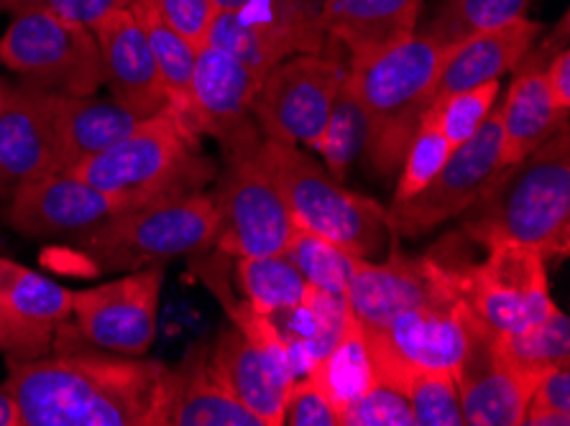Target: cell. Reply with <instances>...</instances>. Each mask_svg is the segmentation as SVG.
I'll return each instance as SVG.
<instances>
[{
    "label": "cell",
    "mask_w": 570,
    "mask_h": 426,
    "mask_svg": "<svg viewBox=\"0 0 570 426\" xmlns=\"http://www.w3.org/2000/svg\"><path fill=\"white\" fill-rule=\"evenodd\" d=\"M233 327L220 333L218 343L207 347V363L240 404L264 422L282 426V408L295 370L279 333L266 315H258L246 301L223 299Z\"/></svg>",
    "instance_id": "8"
},
{
    "label": "cell",
    "mask_w": 570,
    "mask_h": 426,
    "mask_svg": "<svg viewBox=\"0 0 570 426\" xmlns=\"http://www.w3.org/2000/svg\"><path fill=\"white\" fill-rule=\"evenodd\" d=\"M75 174L114 199L118 210H131L203 192L215 179V164L203 153L200 136L167 106Z\"/></svg>",
    "instance_id": "4"
},
{
    "label": "cell",
    "mask_w": 570,
    "mask_h": 426,
    "mask_svg": "<svg viewBox=\"0 0 570 426\" xmlns=\"http://www.w3.org/2000/svg\"><path fill=\"white\" fill-rule=\"evenodd\" d=\"M502 358L538 384L548 370L570 365V321L558 307L538 325L514 335H497Z\"/></svg>",
    "instance_id": "31"
},
{
    "label": "cell",
    "mask_w": 570,
    "mask_h": 426,
    "mask_svg": "<svg viewBox=\"0 0 570 426\" xmlns=\"http://www.w3.org/2000/svg\"><path fill=\"white\" fill-rule=\"evenodd\" d=\"M284 256L307 278V284H313L323 291L341 294V297H345V289H348L353 274H356L358 264L364 260L338 246V242L327 240L323 235L302 230L297 225L287 248H284Z\"/></svg>",
    "instance_id": "36"
},
{
    "label": "cell",
    "mask_w": 570,
    "mask_h": 426,
    "mask_svg": "<svg viewBox=\"0 0 570 426\" xmlns=\"http://www.w3.org/2000/svg\"><path fill=\"white\" fill-rule=\"evenodd\" d=\"M443 47L412 31L368 55L351 57L348 82L366 112L364 156L379 174L400 169L422 116L433 106Z\"/></svg>",
    "instance_id": "3"
},
{
    "label": "cell",
    "mask_w": 570,
    "mask_h": 426,
    "mask_svg": "<svg viewBox=\"0 0 570 426\" xmlns=\"http://www.w3.org/2000/svg\"><path fill=\"white\" fill-rule=\"evenodd\" d=\"M272 325L279 333L282 343L287 345L292 370L295 378H307L333 347L341 343V337L353 325V315L348 301L341 294H331L313 286L305 301L295 307L269 315Z\"/></svg>",
    "instance_id": "25"
},
{
    "label": "cell",
    "mask_w": 570,
    "mask_h": 426,
    "mask_svg": "<svg viewBox=\"0 0 570 426\" xmlns=\"http://www.w3.org/2000/svg\"><path fill=\"white\" fill-rule=\"evenodd\" d=\"M522 424L570 426V365H560L540 376L532 388Z\"/></svg>",
    "instance_id": "40"
},
{
    "label": "cell",
    "mask_w": 570,
    "mask_h": 426,
    "mask_svg": "<svg viewBox=\"0 0 570 426\" xmlns=\"http://www.w3.org/2000/svg\"><path fill=\"white\" fill-rule=\"evenodd\" d=\"M371 365L376 380L407 398L414 426H463L461 394L451 370L412 368L379 353H371Z\"/></svg>",
    "instance_id": "30"
},
{
    "label": "cell",
    "mask_w": 570,
    "mask_h": 426,
    "mask_svg": "<svg viewBox=\"0 0 570 426\" xmlns=\"http://www.w3.org/2000/svg\"><path fill=\"white\" fill-rule=\"evenodd\" d=\"M463 426H522L534 380L497 350V335L476 319L463 363L455 368Z\"/></svg>",
    "instance_id": "20"
},
{
    "label": "cell",
    "mask_w": 570,
    "mask_h": 426,
    "mask_svg": "<svg viewBox=\"0 0 570 426\" xmlns=\"http://www.w3.org/2000/svg\"><path fill=\"white\" fill-rule=\"evenodd\" d=\"M0 90H3V80H0Z\"/></svg>",
    "instance_id": "48"
},
{
    "label": "cell",
    "mask_w": 570,
    "mask_h": 426,
    "mask_svg": "<svg viewBox=\"0 0 570 426\" xmlns=\"http://www.w3.org/2000/svg\"><path fill=\"white\" fill-rule=\"evenodd\" d=\"M236 271L244 301L266 317L305 301L313 289V284H307V278L284 254L238 258Z\"/></svg>",
    "instance_id": "32"
},
{
    "label": "cell",
    "mask_w": 570,
    "mask_h": 426,
    "mask_svg": "<svg viewBox=\"0 0 570 426\" xmlns=\"http://www.w3.org/2000/svg\"><path fill=\"white\" fill-rule=\"evenodd\" d=\"M213 199L218 207V254L230 258L284 254L295 222L274 174L258 159V151L226 161V174Z\"/></svg>",
    "instance_id": "11"
},
{
    "label": "cell",
    "mask_w": 570,
    "mask_h": 426,
    "mask_svg": "<svg viewBox=\"0 0 570 426\" xmlns=\"http://www.w3.org/2000/svg\"><path fill=\"white\" fill-rule=\"evenodd\" d=\"M463 232L483 248L524 246L542 258L570 250V130H556L524 159L509 164L463 215Z\"/></svg>",
    "instance_id": "2"
},
{
    "label": "cell",
    "mask_w": 570,
    "mask_h": 426,
    "mask_svg": "<svg viewBox=\"0 0 570 426\" xmlns=\"http://www.w3.org/2000/svg\"><path fill=\"white\" fill-rule=\"evenodd\" d=\"M164 266H146L95 289L75 291L72 319L59 333L118 355H146L157 335Z\"/></svg>",
    "instance_id": "13"
},
{
    "label": "cell",
    "mask_w": 570,
    "mask_h": 426,
    "mask_svg": "<svg viewBox=\"0 0 570 426\" xmlns=\"http://www.w3.org/2000/svg\"><path fill=\"white\" fill-rule=\"evenodd\" d=\"M546 82L550 98L558 110H570V51L568 47L558 49L546 65Z\"/></svg>",
    "instance_id": "45"
},
{
    "label": "cell",
    "mask_w": 570,
    "mask_h": 426,
    "mask_svg": "<svg viewBox=\"0 0 570 426\" xmlns=\"http://www.w3.org/2000/svg\"><path fill=\"white\" fill-rule=\"evenodd\" d=\"M284 426H341V414L313 378H299L289 386L282 408Z\"/></svg>",
    "instance_id": "41"
},
{
    "label": "cell",
    "mask_w": 570,
    "mask_h": 426,
    "mask_svg": "<svg viewBox=\"0 0 570 426\" xmlns=\"http://www.w3.org/2000/svg\"><path fill=\"white\" fill-rule=\"evenodd\" d=\"M258 159L274 174L297 228L323 235L358 258L382 250L389 230L386 210L376 199L345 189L297 146L264 138Z\"/></svg>",
    "instance_id": "6"
},
{
    "label": "cell",
    "mask_w": 570,
    "mask_h": 426,
    "mask_svg": "<svg viewBox=\"0 0 570 426\" xmlns=\"http://www.w3.org/2000/svg\"><path fill=\"white\" fill-rule=\"evenodd\" d=\"M451 153L453 143L443 136V130L438 128L433 118L422 116L400 164V179H396L392 205H400L404 199L422 192V189L438 177L440 169L445 167L448 156Z\"/></svg>",
    "instance_id": "37"
},
{
    "label": "cell",
    "mask_w": 570,
    "mask_h": 426,
    "mask_svg": "<svg viewBox=\"0 0 570 426\" xmlns=\"http://www.w3.org/2000/svg\"><path fill=\"white\" fill-rule=\"evenodd\" d=\"M167 426H264V422L215 376L207 363V347H193L177 368Z\"/></svg>",
    "instance_id": "27"
},
{
    "label": "cell",
    "mask_w": 570,
    "mask_h": 426,
    "mask_svg": "<svg viewBox=\"0 0 570 426\" xmlns=\"http://www.w3.org/2000/svg\"><path fill=\"white\" fill-rule=\"evenodd\" d=\"M120 210L75 171L47 174L8 197L6 222L31 240L77 246L106 228Z\"/></svg>",
    "instance_id": "16"
},
{
    "label": "cell",
    "mask_w": 570,
    "mask_h": 426,
    "mask_svg": "<svg viewBox=\"0 0 570 426\" xmlns=\"http://www.w3.org/2000/svg\"><path fill=\"white\" fill-rule=\"evenodd\" d=\"M548 59L542 57V49L527 51L522 62L514 67L517 77L509 87L504 106L497 110L502 123L504 167L524 159L568 123V112L558 110L550 98L546 82Z\"/></svg>",
    "instance_id": "23"
},
{
    "label": "cell",
    "mask_w": 570,
    "mask_h": 426,
    "mask_svg": "<svg viewBox=\"0 0 570 426\" xmlns=\"http://www.w3.org/2000/svg\"><path fill=\"white\" fill-rule=\"evenodd\" d=\"M92 33L100 49L102 85H108L110 98L141 116H154L167 108L157 62L131 8L108 13L92 26Z\"/></svg>",
    "instance_id": "21"
},
{
    "label": "cell",
    "mask_w": 570,
    "mask_h": 426,
    "mask_svg": "<svg viewBox=\"0 0 570 426\" xmlns=\"http://www.w3.org/2000/svg\"><path fill=\"white\" fill-rule=\"evenodd\" d=\"M502 169V123L499 112L491 110L487 123L469 141L453 149L445 167L422 192L389 207V235L394 240L420 238L438 225L461 217Z\"/></svg>",
    "instance_id": "12"
},
{
    "label": "cell",
    "mask_w": 570,
    "mask_h": 426,
    "mask_svg": "<svg viewBox=\"0 0 570 426\" xmlns=\"http://www.w3.org/2000/svg\"><path fill=\"white\" fill-rule=\"evenodd\" d=\"M218 207L213 195L189 192L120 210L92 238L69 246V258L98 274L164 266L175 258H197L215 246Z\"/></svg>",
    "instance_id": "5"
},
{
    "label": "cell",
    "mask_w": 570,
    "mask_h": 426,
    "mask_svg": "<svg viewBox=\"0 0 570 426\" xmlns=\"http://www.w3.org/2000/svg\"><path fill=\"white\" fill-rule=\"evenodd\" d=\"M499 98V80L483 82L471 90L448 95V98L433 102L425 116L433 118L443 136L453 143V149L469 141L476 130L487 123Z\"/></svg>",
    "instance_id": "38"
},
{
    "label": "cell",
    "mask_w": 570,
    "mask_h": 426,
    "mask_svg": "<svg viewBox=\"0 0 570 426\" xmlns=\"http://www.w3.org/2000/svg\"><path fill=\"white\" fill-rule=\"evenodd\" d=\"M258 85L262 77L226 51L210 43L197 49L193 77L195 126L197 133L218 141L226 161L256 153L264 141L252 112Z\"/></svg>",
    "instance_id": "17"
},
{
    "label": "cell",
    "mask_w": 570,
    "mask_h": 426,
    "mask_svg": "<svg viewBox=\"0 0 570 426\" xmlns=\"http://www.w3.org/2000/svg\"><path fill=\"white\" fill-rule=\"evenodd\" d=\"M422 0H323L320 26L351 57L368 55L417 29Z\"/></svg>",
    "instance_id": "26"
},
{
    "label": "cell",
    "mask_w": 570,
    "mask_h": 426,
    "mask_svg": "<svg viewBox=\"0 0 570 426\" xmlns=\"http://www.w3.org/2000/svg\"><path fill=\"white\" fill-rule=\"evenodd\" d=\"M540 33L542 26L524 16V19L509 21L499 29L476 33V37L448 47L443 51V67H440L433 102L512 72L527 51L534 47Z\"/></svg>",
    "instance_id": "22"
},
{
    "label": "cell",
    "mask_w": 570,
    "mask_h": 426,
    "mask_svg": "<svg viewBox=\"0 0 570 426\" xmlns=\"http://www.w3.org/2000/svg\"><path fill=\"white\" fill-rule=\"evenodd\" d=\"M128 8L134 11L136 21L141 23L146 41H149L151 47L154 62H157L159 77H161V87L164 92H167V106L197 133L195 102H193L197 47L164 21V16L157 11V3H154V0H131V6Z\"/></svg>",
    "instance_id": "29"
},
{
    "label": "cell",
    "mask_w": 570,
    "mask_h": 426,
    "mask_svg": "<svg viewBox=\"0 0 570 426\" xmlns=\"http://www.w3.org/2000/svg\"><path fill=\"white\" fill-rule=\"evenodd\" d=\"M146 118L149 116H141L116 98H98V95L65 98V95H55V130L62 169L75 171L85 161L108 151Z\"/></svg>",
    "instance_id": "24"
},
{
    "label": "cell",
    "mask_w": 570,
    "mask_h": 426,
    "mask_svg": "<svg viewBox=\"0 0 570 426\" xmlns=\"http://www.w3.org/2000/svg\"><path fill=\"white\" fill-rule=\"evenodd\" d=\"M254 0H215L218 11H244L246 6H252Z\"/></svg>",
    "instance_id": "47"
},
{
    "label": "cell",
    "mask_w": 570,
    "mask_h": 426,
    "mask_svg": "<svg viewBox=\"0 0 570 426\" xmlns=\"http://www.w3.org/2000/svg\"><path fill=\"white\" fill-rule=\"evenodd\" d=\"M65 171L55 130V95L31 85L0 90V199L47 174Z\"/></svg>",
    "instance_id": "18"
},
{
    "label": "cell",
    "mask_w": 570,
    "mask_h": 426,
    "mask_svg": "<svg viewBox=\"0 0 570 426\" xmlns=\"http://www.w3.org/2000/svg\"><path fill=\"white\" fill-rule=\"evenodd\" d=\"M131 0H0V11L8 13H51L57 19L75 21L92 29L100 19L108 13L118 11V8H128Z\"/></svg>",
    "instance_id": "42"
},
{
    "label": "cell",
    "mask_w": 570,
    "mask_h": 426,
    "mask_svg": "<svg viewBox=\"0 0 570 426\" xmlns=\"http://www.w3.org/2000/svg\"><path fill=\"white\" fill-rule=\"evenodd\" d=\"M345 69L341 59L323 55H297L269 69L252 102L262 136L315 151Z\"/></svg>",
    "instance_id": "10"
},
{
    "label": "cell",
    "mask_w": 570,
    "mask_h": 426,
    "mask_svg": "<svg viewBox=\"0 0 570 426\" xmlns=\"http://www.w3.org/2000/svg\"><path fill=\"white\" fill-rule=\"evenodd\" d=\"M476 317L463 299L402 311L382 327L364 329L368 350L425 370L455 373L469 353Z\"/></svg>",
    "instance_id": "19"
},
{
    "label": "cell",
    "mask_w": 570,
    "mask_h": 426,
    "mask_svg": "<svg viewBox=\"0 0 570 426\" xmlns=\"http://www.w3.org/2000/svg\"><path fill=\"white\" fill-rule=\"evenodd\" d=\"M341 426H414V416L400 390L374 380L343 408Z\"/></svg>",
    "instance_id": "39"
},
{
    "label": "cell",
    "mask_w": 570,
    "mask_h": 426,
    "mask_svg": "<svg viewBox=\"0 0 570 426\" xmlns=\"http://www.w3.org/2000/svg\"><path fill=\"white\" fill-rule=\"evenodd\" d=\"M0 62L49 95L85 98L102 87L100 49L92 29L51 13H16L0 39Z\"/></svg>",
    "instance_id": "7"
},
{
    "label": "cell",
    "mask_w": 570,
    "mask_h": 426,
    "mask_svg": "<svg viewBox=\"0 0 570 426\" xmlns=\"http://www.w3.org/2000/svg\"><path fill=\"white\" fill-rule=\"evenodd\" d=\"M3 388L21 426H167L177 368L144 355L62 347L8 358Z\"/></svg>",
    "instance_id": "1"
},
{
    "label": "cell",
    "mask_w": 570,
    "mask_h": 426,
    "mask_svg": "<svg viewBox=\"0 0 570 426\" xmlns=\"http://www.w3.org/2000/svg\"><path fill=\"white\" fill-rule=\"evenodd\" d=\"M487 250L481 264L455 260L453 266L458 294L471 315L494 335L522 333L546 319L556 309L546 258L512 242Z\"/></svg>",
    "instance_id": "9"
},
{
    "label": "cell",
    "mask_w": 570,
    "mask_h": 426,
    "mask_svg": "<svg viewBox=\"0 0 570 426\" xmlns=\"http://www.w3.org/2000/svg\"><path fill=\"white\" fill-rule=\"evenodd\" d=\"M0 426H21L19 412H16L13 398L8 396L6 388H0Z\"/></svg>",
    "instance_id": "46"
},
{
    "label": "cell",
    "mask_w": 570,
    "mask_h": 426,
    "mask_svg": "<svg viewBox=\"0 0 570 426\" xmlns=\"http://www.w3.org/2000/svg\"><path fill=\"white\" fill-rule=\"evenodd\" d=\"M72 299L75 291L59 286L55 278L0 256V309L16 325L55 340L72 319Z\"/></svg>",
    "instance_id": "28"
},
{
    "label": "cell",
    "mask_w": 570,
    "mask_h": 426,
    "mask_svg": "<svg viewBox=\"0 0 570 426\" xmlns=\"http://www.w3.org/2000/svg\"><path fill=\"white\" fill-rule=\"evenodd\" d=\"M453 266V256H438L433 250L428 256H404L396 250L386 264L364 258L345 289V301L361 327H382L407 309L461 299Z\"/></svg>",
    "instance_id": "15"
},
{
    "label": "cell",
    "mask_w": 570,
    "mask_h": 426,
    "mask_svg": "<svg viewBox=\"0 0 570 426\" xmlns=\"http://www.w3.org/2000/svg\"><path fill=\"white\" fill-rule=\"evenodd\" d=\"M205 43L226 51L264 80L292 55H320L325 31L320 8L309 11L299 0H254L244 11H218Z\"/></svg>",
    "instance_id": "14"
},
{
    "label": "cell",
    "mask_w": 570,
    "mask_h": 426,
    "mask_svg": "<svg viewBox=\"0 0 570 426\" xmlns=\"http://www.w3.org/2000/svg\"><path fill=\"white\" fill-rule=\"evenodd\" d=\"M345 72H348V69H345ZM366 133V112L361 108L356 92H353L348 75H345L341 90L335 95L323 138H320L315 149L325 159V169L338 181L345 179V174L353 167V161L364 153Z\"/></svg>",
    "instance_id": "35"
},
{
    "label": "cell",
    "mask_w": 570,
    "mask_h": 426,
    "mask_svg": "<svg viewBox=\"0 0 570 426\" xmlns=\"http://www.w3.org/2000/svg\"><path fill=\"white\" fill-rule=\"evenodd\" d=\"M154 3L164 21L183 33L187 41H193L197 49L205 43L207 31L218 16L215 0H154Z\"/></svg>",
    "instance_id": "43"
},
{
    "label": "cell",
    "mask_w": 570,
    "mask_h": 426,
    "mask_svg": "<svg viewBox=\"0 0 570 426\" xmlns=\"http://www.w3.org/2000/svg\"><path fill=\"white\" fill-rule=\"evenodd\" d=\"M309 378L325 390L338 414L374 384V365H371L364 327L358 321H353L348 333L341 337V343L333 347V353L309 373Z\"/></svg>",
    "instance_id": "34"
},
{
    "label": "cell",
    "mask_w": 570,
    "mask_h": 426,
    "mask_svg": "<svg viewBox=\"0 0 570 426\" xmlns=\"http://www.w3.org/2000/svg\"><path fill=\"white\" fill-rule=\"evenodd\" d=\"M530 3L532 0H443L420 33L448 49L476 33L524 19Z\"/></svg>",
    "instance_id": "33"
},
{
    "label": "cell",
    "mask_w": 570,
    "mask_h": 426,
    "mask_svg": "<svg viewBox=\"0 0 570 426\" xmlns=\"http://www.w3.org/2000/svg\"><path fill=\"white\" fill-rule=\"evenodd\" d=\"M49 345L51 340H47V337L16 325V321L0 309V353H6L8 358L29 360L45 355L49 350Z\"/></svg>",
    "instance_id": "44"
}]
</instances>
